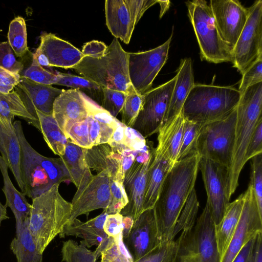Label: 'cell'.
Segmentation results:
<instances>
[{
    "label": "cell",
    "instance_id": "4",
    "mask_svg": "<svg viewBox=\"0 0 262 262\" xmlns=\"http://www.w3.org/2000/svg\"><path fill=\"white\" fill-rule=\"evenodd\" d=\"M59 184L32 199L28 227L38 251L43 253L62 231L71 215L72 205L59 191Z\"/></svg>",
    "mask_w": 262,
    "mask_h": 262
},
{
    "label": "cell",
    "instance_id": "41",
    "mask_svg": "<svg viewBox=\"0 0 262 262\" xmlns=\"http://www.w3.org/2000/svg\"><path fill=\"white\" fill-rule=\"evenodd\" d=\"M178 249L176 240L163 243L148 254L134 262H175Z\"/></svg>",
    "mask_w": 262,
    "mask_h": 262
},
{
    "label": "cell",
    "instance_id": "21",
    "mask_svg": "<svg viewBox=\"0 0 262 262\" xmlns=\"http://www.w3.org/2000/svg\"><path fill=\"white\" fill-rule=\"evenodd\" d=\"M14 88L27 111L37 120L36 110L52 114L55 99L64 90L38 83L23 76Z\"/></svg>",
    "mask_w": 262,
    "mask_h": 262
},
{
    "label": "cell",
    "instance_id": "25",
    "mask_svg": "<svg viewBox=\"0 0 262 262\" xmlns=\"http://www.w3.org/2000/svg\"><path fill=\"white\" fill-rule=\"evenodd\" d=\"M175 77L174 86L162 126L171 122L181 113L185 101L194 84L190 58L181 59Z\"/></svg>",
    "mask_w": 262,
    "mask_h": 262
},
{
    "label": "cell",
    "instance_id": "45",
    "mask_svg": "<svg viewBox=\"0 0 262 262\" xmlns=\"http://www.w3.org/2000/svg\"><path fill=\"white\" fill-rule=\"evenodd\" d=\"M251 159L249 184L253 190L259 212L262 214V153Z\"/></svg>",
    "mask_w": 262,
    "mask_h": 262
},
{
    "label": "cell",
    "instance_id": "18",
    "mask_svg": "<svg viewBox=\"0 0 262 262\" xmlns=\"http://www.w3.org/2000/svg\"><path fill=\"white\" fill-rule=\"evenodd\" d=\"M40 40L33 56L42 67L73 69L85 57L73 45L51 33H43Z\"/></svg>",
    "mask_w": 262,
    "mask_h": 262
},
{
    "label": "cell",
    "instance_id": "32",
    "mask_svg": "<svg viewBox=\"0 0 262 262\" xmlns=\"http://www.w3.org/2000/svg\"><path fill=\"white\" fill-rule=\"evenodd\" d=\"M68 171L70 181L78 188L85 184L93 175L84 156L83 148L69 140L64 154L60 157Z\"/></svg>",
    "mask_w": 262,
    "mask_h": 262
},
{
    "label": "cell",
    "instance_id": "30",
    "mask_svg": "<svg viewBox=\"0 0 262 262\" xmlns=\"http://www.w3.org/2000/svg\"><path fill=\"white\" fill-rule=\"evenodd\" d=\"M0 170L3 178L2 190L6 198L5 204L13 212L16 221V228H17L29 216L31 205L28 202L26 196L17 190L13 184L8 174V167L1 155Z\"/></svg>",
    "mask_w": 262,
    "mask_h": 262
},
{
    "label": "cell",
    "instance_id": "11",
    "mask_svg": "<svg viewBox=\"0 0 262 262\" xmlns=\"http://www.w3.org/2000/svg\"><path fill=\"white\" fill-rule=\"evenodd\" d=\"M176 77L142 95L140 111L132 127L145 139L158 132L169 104Z\"/></svg>",
    "mask_w": 262,
    "mask_h": 262
},
{
    "label": "cell",
    "instance_id": "54",
    "mask_svg": "<svg viewBox=\"0 0 262 262\" xmlns=\"http://www.w3.org/2000/svg\"><path fill=\"white\" fill-rule=\"evenodd\" d=\"M256 237L250 239L243 247L232 262H253Z\"/></svg>",
    "mask_w": 262,
    "mask_h": 262
},
{
    "label": "cell",
    "instance_id": "28",
    "mask_svg": "<svg viewBox=\"0 0 262 262\" xmlns=\"http://www.w3.org/2000/svg\"><path fill=\"white\" fill-rule=\"evenodd\" d=\"M171 167L170 163L154 149L152 158L148 170L143 211L154 208L164 179Z\"/></svg>",
    "mask_w": 262,
    "mask_h": 262
},
{
    "label": "cell",
    "instance_id": "35",
    "mask_svg": "<svg viewBox=\"0 0 262 262\" xmlns=\"http://www.w3.org/2000/svg\"><path fill=\"white\" fill-rule=\"evenodd\" d=\"M57 74L58 79L55 84L77 90L101 106L103 99V88L83 77L67 73Z\"/></svg>",
    "mask_w": 262,
    "mask_h": 262
},
{
    "label": "cell",
    "instance_id": "13",
    "mask_svg": "<svg viewBox=\"0 0 262 262\" xmlns=\"http://www.w3.org/2000/svg\"><path fill=\"white\" fill-rule=\"evenodd\" d=\"M157 0H106V25L112 34L129 43L136 25Z\"/></svg>",
    "mask_w": 262,
    "mask_h": 262
},
{
    "label": "cell",
    "instance_id": "46",
    "mask_svg": "<svg viewBox=\"0 0 262 262\" xmlns=\"http://www.w3.org/2000/svg\"><path fill=\"white\" fill-rule=\"evenodd\" d=\"M126 97L124 92L103 88V99L100 106L116 118L123 107Z\"/></svg>",
    "mask_w": 262,
    "mask_h": 262
},
{
    "label": "cell",
    "instance_id": "26",
    "mask_svg": "<svg viewBox=\"0 0 262 262\" xmlns=\"http://www.w3.org/2000/svg\"><path fill=\"white\" fill-rule=\"evenodd\" d=\"M184 122L180 113L171 122L162 126L158 132V145L154 150L172 166L178 160Z\"/></svg>",
    "mask_w": 262,
    "mask_h": 262
},
{
    "label": "cell",
    "instance_id": "20",
    "mask_svg": "<svg viewBox=\"0 0 262 262\" xmlns=\"http://www.w3.org/2000/svg\"><path fill=\"white\" fill-rule=\"evenodd\" d=\"M123 242L134 261L145 256L161 244L154 208L144 211L134 221Z\"/></svg>",
    "mask_w": 262,
    "mask_h": 262
},
{
    "label": "cell",
    "instance_id": "51",
    "mask_svg": "<svg viewBox=\"0 0 262 262\" xmlns=\"http://www.w3.org/2000/svg\"><path fill=\"white\" fill-rule=\"evenodd\" d=\"M262 153V120L257 124L250 140L245 159L247 162L253 157Z\"/></svg>",
    "mask_w": 262,
    "mask_h": 262
},
{
    "label": "cell",
    "instance_id": "19",
    "mask_svg": "<svg viewBox=\"0 0 262 262\" xmlns=\"http://www.w3.org/2000/svg\"><path fill=\"white\" fill-rule=\"evenodd\" d=\"M209 5L221 38L233 49L247 21V9L237 0H211Z\"/></svg>",
    "mask_w": 262,
    "mask_h": 262
},
{
    "label": "cell",
    "instance_id": "34",
    "mask_svg": "<svg viewBox=\"0 0 262 262\" xmlns=\"http://www.w3.org/2000/svg\"><path fill=\"white\" fill-rule=\"evenodd\" d=\"M36 113L39 123V131L45 142L55 155L62 157L68 142L64 133L52 114H47L38 110H36Z\"/></svg>",
    "mask_w": 262,
    "mask_h": 262
},
{
    "label": "cell",
    "instance_id": "48",
    "mask_svg": "<svg viewBox=\"0 0 262 262\" xmlns=\"http://www.w3.org/2000/svg\"><path fill=\"white\" fill-rule=\"evenodd\" d=\"M262 82V57L257 59L242 75L238 91L243 93L249 86Z\"/></svg>",
    "mask_w": 262,
    "mask_h": 262
},
{
    "label": "cell",
    "instance_id": "22",
    "mask_svg": "<svg viewBox=\"0 0 262 262\" xmlns=\"http://www.w3.org/2000/svg\"><path fill=\"white\" fill-rule=\"evenodd\" d=\"M52 114L62 131L67 125L85 120L88 113L82 93L64 90L55 99Z\"/></svg>",
    "mask_w": 262,
    "mask_h": 262
},
{
    "label": "cell",
    "instance_id": "6",
    "mask_svg": "<svg viewBox=\"0 0 262 262\" xmlns=\"http://www.w3.org/2000/svg\"><path fill=\"white\" fill-rule=\"evenodd\" d=\"M128 53L114 38L100 58L85 56L73 68L82 77L103 88L127 93L133 86L128 72Z\"/></svg>",
    "mask_w": 262,
    "mask_h": 262
},
{
    "label": "cell",
    "instance_id": "37",
    "mask_svg": "<svg viewBox=\"0 0 262 262\" xmlns=\"http://www.w3.org/2000/svg\"><path fill=\"white\" fill-rule=\"evenodd\" d=\"M61 252L64 262H96L101 255L96 249L91 251L71 239L63 243Z\"/></svg>",
    "mask_w": 262,
    "mask_h": 262
},
{
    "label": "cell",
    "instance_id": "31",
    "mask_svg": "<svg viewBox=\"0 0 262 262\" xmlns=\"http://www.w3.org/2000/svg\"><path fill=\"white\" fill-rule=\"evenodd\" d=\"M0 152L23 193L24 189L20 173L21 147L14 127L6 131L0 125Z\"/></svg>",
    "mask_w": 262,
    "mask_h": 262
},
{
    "label": "cell",
    "instance_id": "27",
    "mask_svg": "<svg viewBox=\"0 0 262 262\" xmlns=\"http://www.w3.org/2000/svg\"><path fill=\"white\" fill-rule=\"evenodd\" d=\"M244 203L243 193L233 202L229 203L223 219L215 225V236L220 262L228 248L238 224Z\"/></svg>",
    "mask_w": 262,
    "mask_h": 262
},
{
    "label": "cell",
    "instance_id": "14",
    "mask_svg": "<svg viewBox=\"0 0 262 262\" xmlns=\"http://www.w3.org/2000/svg\"><path fill=\"white\" fill-rule=\"evenodd\" d=\"M154 149H147L138 152L131 166L124 173L123 185L128 203L120 211L124 216L135 221L143 212V205L148 170Z\"/></svg>",
    "mask_w": 262,
    "mask_h": 262
},
{
    "label": "cell",
    "instance_id": "36",
    "mask_svg": "<svg viewBox=\"0 0 262 262\" xmlns=\"http://www.w3.org/2000/svg\"><path fill=\"white\" fill-rule=\"evenodd\" d=\"M7 37L8 42L15 55L23 58L29 51L26 25L24 18L18 16L10 22Z\"/></svg>",
    "mask_w": 262,
    "mask_h": 262
},
{
    "label": "cell",
    "instance_id": "10",
    "mask_svg": "<svg viewBox=\"0 0 262 262\" xmlns=\"http://www.w3.org/2000/svg\"><path fill=\"white\" fill-rule=\"evenodd\" d=\"M247 10V21L232 50V62L242 75L262 57V1H256Z\"/></svg>",
    "mask_w": 262,
    "mask_h": 262
},
{
    "label": "cell",
    "instance_id": "40",
    "mask_svg": "<svg viewBox=\"0 0 262 262\" xmlns=\"http://www.w3.org/2000/svg\"><path fill=\"white\" fill-rule=\"evenodd\" d=\"M142 95L138 94L133 86L126 93V97L120 112L121 123L127 127H132L141 107Z\"/></svg>",
    "mask_w": 262,
    "mask_h": 262
},
{
    "label": "cell",
    "instance_id": "5",
    "mask_svg": "<svg viewBox=\"0 0 262 262\" xmlns=\"http://www.w3.org/2000/svg\"><path fill=\"white\" fill-rule=\"evenodd\" d=\"M241 96V92L233 86L194 83L181 113L185 120L204 125L232 112Z\"/></svg>",
    "mask_w": 262,
    "mask_h": 262
},
{
    "label": "cell",
    "instance_id": "2",
    "mask_svg": "<svg viewBox=\"0 0 262 262\" xmlns=\"http://www.w3.org/2000/svg\"><path fill=\"white\" fill-rule=\"evenodd\" d=\"M262 82L249 86L241 94L236 106L233 148L227 169V195L230 200L238 185L242 170L246 163L247 149L258 123L262 120Z\"/></svg>",
    "mask_w": 262,
    "mask_h": 262
},
{
    "label": "cell",
    "instance_id": "50",
    "mask_svg": "<svg viewBox=\"0 0 262 262\" xmlns=\"http://www.w3.org/2000/svg\"><path fill=\"white\" fill-rule=\"evenodd\" d=\"M19 74L12 73L0 67V93L4 94L12 92L20 82Z\"/></svg>",
    "mask_w": 262,
    "mask_h": 262
},
{
    "label": "cell",
    "instance_id": "49",
    "mask_svg": "<svg viewBox=\"0 0 262 262\" xmlns=\"http://www.w3.org/2000/svg\"><path fill=\"white\" fill-rule=\"evenodd\" d=\"M124 145L131 150L139 152L148 148L145 139L132 127H125Z\"/></svg>",
    "mask_w": 262,
    "mask_h": 262
},
{
    "label": "cell",
    "instance_id": "29",
    "mask_svg": "<svg viewBox=\"0 0 262 262\" xmlns=\"http://www.w3.org/2000/svg\"><path fill=\"white\" fill-rule=\"evenodd\" d=\"M18 117L39 130L38 120L26 108L19 95L14 91L8 94L0 93V125L6 131L12 129L14 117Z\"/></svg>",
    "mask_w": 262,
    "mask_h": 262
},
{
    "label": "cell",
    "instance_id": "24",
    "mask_svg": "<svg viewBox=\"0 0 262 262\" xmlns=\"http://www.w3.org/2000/svg\"><path fill=\"white\" fill-rule=\"evenodd\" d=\"M108 214L104 212L98 216L86 222H82L77 218L67 223L62 232L59 234L60 238L66 236H75L82 238L81 244L88 248L98 246L108 242L109 236L103 229L104 223Z\"/></svg>",
    "mask_w": 262,
    "mask_h": 262
},
{
    "label": "cell",
    "instance_id": "15",
    "mask_svg": "<svg viewBox=\"0 0 262 262\" xmlns=\"http://www.w3.org/2000/svg\"><path fill=\"white\" fill-rule=\"evenodd\" d=\"M201 170L208 204L214 225L221 221L230 203L227 195V169L209 159L201 158Z\"/></svg>",
    "mask_w": 262,
    "mask_h": 262
},
{
    "label": "cell",
    "instance_id": "33",
    "mask_svg": "<svg viewBox=\"0 0 262 262\" xmlns=\"http://www.w3.org/2000/svg\"><path fill=\"white\" fill-rule=\"evenodd\" d=\"M10 248L17 262L42 261V254L38 251L28 227V217L16 228V236L12 240Z\"/></svg>",
    "mask_w": 262,
    "mask_h": 262
},
{
    "label": "cell",
    "instance_id": "52",
    "mask_svg": "<svg viewBox=\"0 0 262 262\" xmlns=\"http://www.w3.org/2000/svg\"><path fill=\"white\" fill-rule=\"evenodd\" d=\"M123 217L120 213L108 214L103 225L105 233L110 237H116L122 233Z\"/></svg>",
    "mask_w": 262,
    "mask_h": 262
},
{
    "label": "cell",
    "instance_id": "1",
    "mask_svg": "<svg viewBox=\"0 0 262 262\" xmlns=\"http://www.w3.org/2000/svg\"><path fill=\"white\" fill-rule=\"evenodd\" d=\"M200 159L195 151L178 161L164 179L154 207L161 243L174 240L173 235L178 220L194 188Z\"/></svg>",
    "mask_w": 262,
    "mask_h": 262
},
{
    "label": "cell",
    "instance_id": "17",
    "mask_svg": "<svg viewBox=\"0 0 262 262\" xmlns=\"http://www.w3.org/2000/svg\"><path fill=\"white\" fill-rule=\"evenodd\" d=\"M77 189L71 203L72 210L68 223L80 215H88L94 210H105L110 203V178L104 172L92 175L84 185Z\"/></svg>",
    "mask_w": 262,
    "mask_h": 262
},
{
    "label": "cell",
    "instance_id": "57",
    "mask_svg": "<svg viewBox=\"0 0 262 262\" xmlns=\"http://www.w3.org/2000/svg\"><path fill=\"white\" fill-rule=\"evenodd\" d=\"M134 220L129 216L123 217V230L122 236L123 240L125 239L128 236L129 231L134 223Z\"/></svg>",
    "mask_w": 262,
    "mask_h": 262
},
{
    "label": "cell",
    "instance_id": "59",
    "mask_svg": "<svg viewBox=\"0 0 262 262\" xmlns=\"http://www.w3.org/2000/svg\"><path fill=\"white\" fill-rule=\"evenodd\" d=\"M7 206L5 204L3 205L0 202V225L3 221L9 219V216L7 213Z\"/></svg>",
    "mask_w": 262,
    "mask_h": 262
},
{
    "label": "cell",
    "instance_id": "3",
    "mask_svg": "<svg viewBox=\"0 0 262 262\" xmlns=\"http://www.w3.org/2000/svg\"><path fill=\"white\" fill-rule=\"evenodd\" d=\"M13 126L21 147L20 173L24 189L23 193L33 199L49 190L54 184L70 181L60 157L53 158L42 156L27 140L21 121H14Z\"/></svg>",
    "mask_w": 262,
    "mask_h": 262
},
{
    "label": "cell",
    "instance_id": "43",
    "mask_svg": "<svg viewBox=\"0 0 262 262\" xmlns=\"http://www.w3.org/2000/svg\"><path fill=\"white\" fill-rule=\"evenodd\" d=\"M23 77L35 82L49 85L55 84L58 79L57 74L44 69L33 56L32 63L25 71Z\"/></svg>",
    "mask_w": 262,
    "mask_h": 262
},
{
    "label": "cell",
    "instance_id": "58",
    "mask_svg": "<svg viewBox=\"0 0 262 262\" xmlns=\"http://www.w3.org/2000/svg\"><path fill=\"white\" fill-rule=\"evenodd\" d=\"M160 6V18H161L164 14L168 10L170 6V2L169 1H158Z\"/></svg>",
    "mask_w": 262,
    "mask_h": 262
},
{
    "label": "cell",
    "instance_id": "55",
    "mask_svg": "<svg viewBox=\"0 0 262 262\" xmlns=\"http://www.w3.org/2000/svg\"><path fill=\"white\" fill-rule=\"evenodd\" d=\"M125 126L121 122L118 125L107 144H109L113 149L116 150L124 145V129Z\"/></svg>",
    "mask_w": 262,
    "mask_h": 262
},
{
    "label": "cell",
    "instance_id": "44",
    "mask_svg": "<svg viewBox=\"0 0 262 262\" xmlns=\"http://www.w3.org/2000/svg\"><path fill=\"white\" fill-rule=\"evenodd\" d=\"M123 182L121 180H110L111 202L107 208L103 212L107 214L120 213L127 205L128 200Z\"/></svg>",
    "mask_w": 262,
    "mask_h": 262
},
{
    "label": "cell",
    "instance_id": "23",
    "mask_svg": "<svg viewBox=\"0 0 262 262\" xmlns=\"http://www.w3.org/2000/svg\"><path fill=\"white\" fill-rule=\"evenodd\" d=\"M83 153L90 169H94L97 173L105 172L110 180L123 181L124 173L121 157L109 144H102L90 148H83Z\"/></svg>",
    "mask_w": 262,
    "mask_h": 262
},
{
    "label": "cell",
    "instance_id": "8",
    "mask_svg": "<svg viewBox=\"0 0 262 262\" xmlns=\"http://www.w3.org/2000/svg\"><path fill=\"white\" fill-rule=\"evenodd\" d=\"M214 227L206 203L196 224L182 230L176 239L178 249L175 262H220Z\"/></svg>",
    "mask_w": 262,
    "mask_h": 262
},
{
    "label": "cell",
    "instance_id": "39",
    "mask_svg": "<svg viewBox=\"0 0 262 262\" xmlns=\"http://www.w3.org/2000/svg\"><path fill=\"white\" fill-rule=\"evenodd\" d=\"M202 126L198 123L185 119L178 161L196 151L198 139Z\"/></svg>",
    "mask_w": 262,
    "mask_h": 262
},
{
    "label": "cell",
    "instance_id": "56",
    "mask_svg": "<svg viewBox=\"0 0 262 262\" xmlns=\"http://www.w3.org/2000/svg\"><path fill=\"white\" fill-rule=\"evenodd\" d=\"M253 262H262V232L256 237Z\"/></svg>",
    "mask_w": 262,
    "mask_h": 262
},
{
    "label": "cell",
    "instance_id": "38",
    "mask_svg": "<svg viewBox=\"0 0 262 262\" xmlns=\"http://www.w3.org/2000/svg\"><path fill=\"white\" fill-rule=\"evenodd\" d=\"M101 262H134L124 243L122 233L116 237L109 236L106 246L101 252Z\"/></svg>",
    "mask_w": 262,
    "mask_h": 262
},
{
    "label": "cell",
    "instance_id": "53",
    "mask_svg": "<svg viewBox=\"0 0 262 262\" xmlns=\"http://www.w3.org/2000/svg\"><path fill=\"white\" fill-rule=\"evenodd\" d=\"M107 47L104 42L93 40L83 45L81 52L85 56L100 58L104 55Z\"/></svg>",
    "mask_w": 262,
    "mask_h": 262
},
{
    "label": "cell",
    "instance_id": "42",
    "mask_svg": "<svg viewBox=\"0 0 262 262\" xmlns=\"http://www.w3.org/2000/svg\"><path fill=\"white\" fill-rule=\"evenodd\" d=\"M63 132L67 139L74 144L86 149L92 147L86 119L67 125Z\"/></svg>",
    "mask_w": 262,
    "mask_h": 262
},
{
    "label": "cell",
    "instance_id": "16",
    "mask_svg": "<svg viewBox=\"0 0 262 262\" xmlns=\"http://www.w3.org/2000/svg\"><path fill=\"white\" fill-rule=\"evenodd\" d=\"M244 193V203L238 224L221 262H232L243 247L262 232V214L250 184Z\"/></svg>",
    "mask_w": 262,
    "mask_h": 262
},
{
    "label": "cell",
    "instance_id": "7",
    "mask_svg": "<svg viewBox=\"0 0 262 262\" xmlns=\"http://www.w3.org/2000/svg\"><path fill=\"white\" fill-rule=\"evenodd\" d=\"M186 5L201 58L214 63L232 62L233 49L221 38L209 4L204 0H194Z\"/></svg>",
    "mask_w": 262,
    "mask_h": 262
},
{
    "label": "cell",
    "instance_id": "9",
    "mask_svg": "<svg viewBox=\"0 0 262 262\" xmlns=\"http://www.w3.org/2000/svg\"><path fill=\"white\" fill-rule=\"evenodd\" d=\"M236 107L225 117L203 125L196 150L201 158L216 162L228 169L232 156Z\"/></svg>",
    "mask_w": 262,
    "mask_h": 262
},
{
    "label": "cell",
    "instance_id": "12",
    "mask_svg": "<svg viewBox=\"0 0 262 262\" xmlns=\"http://www.w3.org/2000/svg\"><path fill=\"white\" fill-rule=\"evenodd\" d=\"M173 32L161 45L148 51L128 53L130 81L136 92L143 95L150 90L152 82L166 62Z\"/></svg>",
    "mask_w": 262,
    "mask_h": 262
},
{
    "label": "cell",
    "instance_id": "47",
    "mask_svg": "<svg viewBox=\"0 0 262 262\" xmlns=\"http://www.w3.org/2000/svg\"><path fill=\"white\" fill-rule=\"evenodd\" d=\"M15 54L8 41L0 42V67L16 74L24 69L23 63L16 59Z\"/></svg>",
    "mask_w": 262,
    "mask_h": 262
}]
</instances>
